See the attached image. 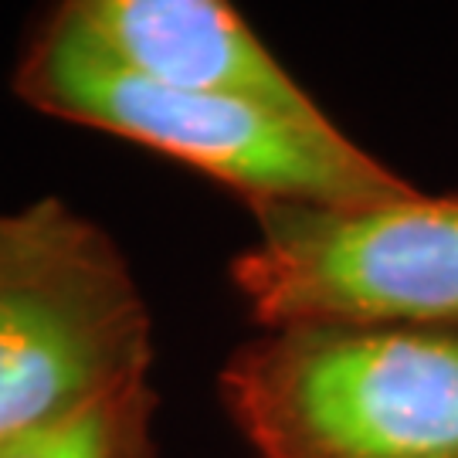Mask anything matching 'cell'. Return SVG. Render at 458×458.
Segmentation results:
<instances>
[{"mask_svg": "<svg viewBox=\"0 0 458 458\" xmlns=\"http://www.w3.org/2000/svg\"><path fill=\"white\" fill-rule=\"evenodd\" d=\"M136 79L323 115L245 17L225 0H62L38 21Z\"/></svg>", "mask_w": 458, "mask_h": 458, "instance_id": "obj_5", "label": "cell"}, {"mask_svg": "<svg viewBox=\"0 0 458 458\" xmlns=\"http://www.w3.org/2000/svg\"><path fill=\"white\" fill-rule=\"evenodd\" d=\"M217 397L259 458H458V333L272 327L225 360Z\"/></svg>", "mask_w": 458, "mask_h": 458, "instance_id": "obj_2", "label": "cell"}, {"mask_svg": "<svg viewBox=\"0 0 458 458\" xmlns=\"http://www.w3.org/2000/svg\"><path fill=\"white\" fill-rule=\"evenodd\" d=\"M153 384L132 387L65 425L0 445V458H160Z\"/></svg>", "mask_w": 458, "mask_h": 458, "instance_id": "obj_6", "label": "cell"}, {"mask_svg": "<svg viewBox=\"0 0 458 458\" xmlns=\"http://www.w3.org/2000/svg\"><path fill=\"white\" fill-rule=\"evenodd\" d=\"M14 96L41 115L123 136L231 187L248 208H363L418 194L397 170L323 115H293L228 96L136 79L34 28L14 68Z\"/></svg>", "mask_w": 458, "mask_h": 458, "instance_id": "obj_1", "label": "cell"}, {"mask_svg": "<svg viewBox=\"0 0 458 458\" xmlns=\"http://www.w3.org/2000/svg\"><path fill=\"white\" fill-rule=\"evenodd\" d=\"M153 319L130 259L62 197L0 211V445L149 384Z\"/></svg>", "mask_w": 458, "mask_h": 458, "instance_id": "obj_3", "label": "cell"}, {"mask_svg": "<svg viewBox=\"0 0 458 458\" xmlns=\"http://www.w3.org/2000/svg\"><path fill=\"white\" fill-rule=\"evenodd\" d=\"M259 234L231 259L234 293L272 327L458 333V197L421 191L363 208H251Z\"/></svg>", "mask_w": 458, "mask_h": 458, "instance_id": "obj_4", "label": "cell"}]
</instances>
